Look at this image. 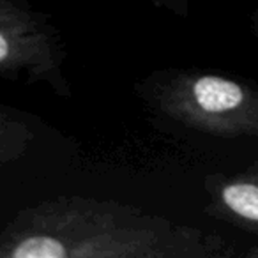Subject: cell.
<instances>
[{"label":"cell","mask_w":258,"mask_h":258,"mask_svg":"<svg viewBox=\"0 0 258 258\" xmlns=\"http://www.w3.org/2000/svg\"><path fill=\"white\" fill-rule=\"evenodd\" d=\"M226 239L133 205L60 197L23 209L0 235V258H219Z\"/></svg>","instance_id":"cell-1"},{"label":"cell","mask_w":258,"mask_h":258,"mask_svg":"<svg viewBox=\"0 0 258 258\" xmlns=\"http://www.w3.org/2000/svg\"><path fill=\"white\" fill-rule=\"evenodd\" d=\"M144 99L186 129L216 138L258 137V87L211 71L158 73L144 83Z\"/></svg>","instance_id":"cell-2"},{"label":"cell","mask_w":258,"mask_h":258,"mask_svg":"<svg viewBox=\"0 0 258 258\" xmlns=\"http://www.w3.org/2000/svg\"><path fill=\"white\" fill-rule=\"evenodd\" d=\"M66 50L53 23L25 0H0V75L6 80L43 82L69 97Z\"/></svg>","instance_id":"cell-3"},{"label":"cell","mask_w":258,"mask_h":258,"mask_svg":"<svg viewBox=\"0 0 258 258\" xmlns=\"http://www.w3.org/2000/svg\"><path fill=\"white\" fill-rule=\"evenodd\" d=\"M207 211L216 218L258 233V166L232 177L214 179L207 187Z\"/></svg>","instance_id":"cell-4"},{"label":"cell","mask_w":258,"mask_h":258,"mask_svg":"<svg viewBox=\"0 0 258 258\" xmlns=\"http://www.w3.org/2000/svg\"><path fill=\"white\" fill-rule=\"evenodd\" d=\"M151 2L179 18H187L189 15V0H151Z\"/></svg>","instance_id":"cell-5"},{"label":"cell","mask_w":258,"mask_h":258,"mask_svg":"<svg viewBox=\"0 0 258 258\" xmlns=\"http://www.w3.org/2000/svg\"><path fill=\"white\" fill-rule=\"evenodd\" d=\"M251 30H253V34L258 37V11L253 13V16H251Z\"/></svg>","instance_id":"cell-6"}]
</instances>
